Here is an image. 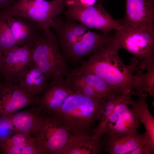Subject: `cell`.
<instances>
[{"instance_id": "cell-1", "label": "cell", "mask_w": 154, "mask_h": 154, "mask_svg": "<svg viewBox=\"0 0 154 154\" xmlns=\"http://www.w3.org/2000/svg\"><path fill=\"white\" fill-rule=\"evenodd\" d=\"M120 49L116 38L106 46L96 51L81 66L73 70L94 74L121 93L134 95V89L138 85L134 70L139 60L135 57L130 64L125 65L119 57Z\"/></svg>"}, {"instance_id": "cell-2", "label": "cell", "mask_w": 154, "mask_h": 154, "mask_svg": "<svg viewBox=\"0 0 154 154\" xmlns=\"http://www.w3.org/2000/svg\"><path fill=\"white\" fill-rule=\"evenodd\" d=\"M109 97L95 98L74 91L57 111L50 115L72 134L92 136L93 125L100 119Z\"/></svg>"}, {"instance_id": "cell-3", "label": "cell", "mask_w": 154, "mask_h": 154, "mask_svg": "<svg viewBox=\"0 0 154 154\" xmlns=\"http://www.w3.org/2000/svg\"><path fill=\"white\" fill-rule=\"evenodd\" d=\"M33 42V60L48 79L52 81L66 77L70 72L55 34L50 29L44 30Z\"/></svg>"}, {"instance_id": "cell-4", "label": "cell", "mask_w": 154, "mask_h": 154, "mask_svg": "<svg viewBox=\"0 0 154 154\" xmlns=\"http://www.w3.org/2000/svg\"><path fill=\"white\" fill-rule=\"evenodd\" d=\"M65 6L64 0H17L3 10L7 15H16L36 23L43 30L50 29L54 19L62 14Z\"/></svg>"}, {"instance_id": "cell-5", "label": "cell", "mask_w": 154, "mask_h": 154, "mask_svg": "<svg viewBox=\"0 0 154 154\" xmlns=\"http://www.w3.org/2000/svg\"><path fill=\"white\" fill-rule=\"evenodd\" d=\"M74 135L53 117L43 113L33 137L42 154H59Z\"/></svg>"}, {"instance_id": "cell-6", "label": "cell", "mask_w": 154, "mask_h": 154, "mask_svg": "<svg viewBox=\"0 0 154 154\" xmlns=\"http://www.w3.org/2000/svg\"><path fill=\"white\" fill-rule=\"evenodd\" d=\"M120 23L122 28L116 33L119 48L127 50L139 60L154 61V30Z\"/></svg>"}, {"instance_id": "cell-7", "label": "cell", "mask_w": 154, "mask_h": 154, "mask_svg": "<svg viewBox=\"0 0 154 154\" xmlns=\"http://www.w3.org/2000/svg\"><path fill=\"white\" fill-rule=\"evenodd\" d=\"M62 13L65 17L79 22L88 28L94 29L107 34L114 30L119 31L122 28L119 20L114 19L104 7L102 3L83 7L67 6Z\"/></svg>"}, {"instance_id": "cell-8", "label": "cell", "mask_w": 154, "mask_h": 154, "mask_svg": "<svg viewBox=\"0 0 154 154\" xmlns=\"http://www.w3.org/2000/svg\"><path fill=\"white\" fill-rule=\"evenodd\" d=\"M34 42L18 46L3 54L0 61V72L5 82L18 83L23 72L33 62Z\"/></svg>"}, {"instance_id": "cell-9", "label": "cell", "mask_w": 154, "mask_h": 154, "mask_svg": "<svg viewBox=\"0 0 154 154\" xmlns=\"http://www.w3.org/2000/svg\"><path fill=\"white\" fill-rule=\"evenodd\" d=\"M0 115H8L25 107L37 104L33 96L19 84L5 82L0 85Z\"/></svg>"}, {"instance_id": "cell-10", "label": "cell", "mask_w": 154, "mask_h": 154, "mask_svg": "<svg viewBox=\"0 0 154 154\" xmlns=\"http://www.w3.org/2000/svg\"><path fill=\"white\" fill-rule=\"evenodd\" d=\"M116 35V33L105 34L89 31L62 52L67 59L78 61L107 45L115 39Z\"/></svg>"}, {"instance_id": "cell-11", "label": "cell", "mask_w": 154, "mask_h": 154, "mask_svg": "<svg viewBox=\"0 0 154 154\" xmlns=\"http://www.w3.org/2000/svg\"><path fill=\"white\" fill-rule=\"evenodd\" d=\"M154 0H126L125 15L120 23L154 30Z\"/></svg>"}, {"instance_id": "cell-12", "label": "cell", "mask_w": 154, "mask_h": 154, "mask_svg": "<svg viewBox=\"0 0 154 154\" xmlns=\"http://www.w3.org/2000/svg\"><path fill=\"white\" fill-rule=\"evenodd\" d=\"M73 92L66 79L52 81L38 96L37 104L43 113L51 115L60 108L65 99Z\"/></svg>"}, {"instance_id": "cell-13", "label": "cell", "mask_w": 154, "mask_h": 154, "mask_svg": "<svg viewBox=\"0 0 154 154\" xmlns=\"http://www.w3.org/2000/svg\"><path fill=\"white\" fill-rule=\"evenodd\" d=\"M7 20L13 38L18 46L33 42L44 30L36 23L25 17L11 15Z\"/></svg>"}, {"instance_id": "cell-14", "label": "cell", "mask_w": 154, "mask_h": 154, "mask_svg": "<svg viewBox=\"0 0 154 154\" xmlns=\"http://www.w3.org/2000/svg\"><path fill=\"white\" fill-rule=\"evenodd\" d=\"M140 122L135 110L128 107L113 125L108 124L105 133L106 137L116 139L124 135L138 133L137 129Z\"/></svg>"}, {"instance_id": "cell-15", "label": "cell", "mask_w": 154, "mask_h": 154, "mask_svg": "<svg viewBox=\"0 0 154 154\" xmlns=\"http://www.w3.org/2000/svg\"><path fill=\"white\" fill-rule=\"evenodd\" d=\"M137 96L138 100L133 101L131 99L129 104L137 113L140 123L145 129L146 144L145 149L147 154L154 153V118L150 113L146 101L147 93H141Z\"/></svg>"}, {"instance_id": "cell-16", "label": "cell", "mask_w": 154, "mask_h": 154, "mask_svg": "<svg viewBox=\"0 0 154 154\" xmlns=\"http://www.w3.org/2000/svg\"><path fill=\"white\" fill-rule=\"evenodd\" d=\"M104 150L110 154H129L134 149L145 147V132L123 135L117 139L105 137L102 140Z\"/></svg>"}, {"instance_id": "cell-17", "label": "cell", "mask_w": 154, "mask_h": 154, "mask_svg": "<svg viewBox=\"0 0 154 154\" xmlns=\"http://www.w3.org/2000/svg\"><path fill=\"white\" fill-rule=\"evenodd\" d=\"M46 76L34 62L23 72L18 83L34 96L42 94L49 84Z\"/></svg>"}, {"instance_id": "cell-18", "label": "cell", "mask_w": 154, "mask_h": 154, "mask_svg": "<svg viewBox=\"0 0 154 154\" xmlns=\"http://www.w3.org/2000/svg\"><path fill=\"white\" fill-rule=\"evenodd\" d=\"M43 113L37 104L30 109L10 115L17 131L33 136L38 126Z\"/></svg>"}, {"instance_id": "cell-19", "label": "cell", "mask_w": 154, "mask_h": 154, "mask_svg": "<svg viewBox=\"0 0 154 154\" xmlns=\"http://www.w3.org/2000/svg\"><path fill=\"white\" fill-rule=\"evenodd\" d=\"M103 149L102 139L92 136L74 135L59 154H99Z\"/></svg>"}, {"instance_id": "cell-20", "label": "cell", "mask_w": 154, "mask_h": 154, "mask_svg": "<svg viewBox=\"0 0 154 154\" xmlns=\"http://www.w3.org/2000/svg\"><path fill=\"white\" fill-rule=\"evenodd\" d=\"M70 73L77 79L92 88L104 98L121 94L94 74L73 70Z\"/></svg>"}, {"instance_id": "cell-21", "label": "cell", "mask_w": 154, "mask_h": 154, "mask_svg": "<svg viewBox=\"0 0 154 154\" xmlns=\"http://www.w3.org/2000/svg\"><path fill=\"white\" fill-rule=\"evenodd\" d=\"M144 64L146 72H143L137 65L134 72L137 78L138 85L135 88L134 95L137 96L141 93H148L150 96L154 95V61H141Z\"/></svg>"}, {"instance_id": "cell-22", "label": "cell", "mask_w": 154, "mask_h": 154, "mask_svg": "<svg viewBox=\"0 0 154 154\" xmlns=\"http://www.w3.org/2000/svg\"><path fill=\"white\" fill-rule=\"evenodd\" d=\"M50 27L55 33L58 46L62 52L81 38L73 33L66 22L65 18L58 16L54 19Z\"/></svg>"}, {"instance_id": "cell-23", "label": "cell", "mask_w": 154, "mask_h": 154, "mask_svg": "<svg viewBox=\"0 0 154 154\" xmlns=\"http://www.w3.org/2000/svg\"><path fill=\"white\" fill-rule=\"evenodd\" d=\"M8 16L3 11H0V49L3 54L19 46L13 38L8 22Z\"/></svg>"}, {"instance_id": "cell-24", "label": "cell", "mask_w": 154, "mask_h": 154, "mask_svg": "<svg viewBox=\"0 0 154 154\" xmlns=\"http://www.w3.org/2000/svg\"><path fill=\"white\" fill-rule=\"evenodd\" d=\"M117 96L109 97L99 119V123L95 128L94 135L92 137L95 139H101L105 133L109 118L112 113L118 100Z\"/></svg>"}, {"instance_id": "cell-25", "label": "cell", "mask_w": 154, "mask_h": 154, "mask_svg": "<svg viewBox=\"0 0 154 154\" xmlns=\"http://www.w3.org/2000/svg\"><path fill=\"white\" fill-rule=\"evenodd\" d=\"M6 154H42L35 142V140L19 145L8 147L1 149Z\"/></svg>"}, {"instance_id": "cell-26", "label": "cell", "mask_w": 154, "mask_h": 154, "mask_svg": "<svg viewBox=\"0 0 154 154\" xmlns=\"http://www.w3.org/2000/svg\"><path fill=\"white\" fill-rule=\"evenodd\" d=\"M34 140L33 137L31 135L16 131L10 137L0 142V148L1 149L17 146Z\"/></svg>"}, {"instance_id": "cell-27", "label": "cell", "mask_w": 154, "mask_h": 154, "mask_svg": "<svg viewBox=\"0 0 154 154\" xmlns=\"http://www.w3.org/2000/svg\"><path fill=\"white\" fill-rule=\"evenodd\" d=\"M16 131L10 115H0V142L10 137Z\"/></svg>"}, {"instance_id": "cell-28", "label": "cell", "mask_w": 154, "mask_h": 154, "mask_svg": "<svg viewBox=\"0 0 154 154\" xmlns=\"http://www.w3.org/2000/svg\"><path fill=\"white\" fill-rule=\"evenodd\" d=\"M65 19L70 29L75 35L79 38H81L85 33L90 31L87 27L81 23H77L73 20L66 17Z\"/></svg>"}, {"instance_id": "cell-29", "label": "cell", "mask_w": 154, "mask_h": 154, "mask_svg": "<svg viewBox=\"0 0 154 154\" xmlns=\"http://www.w3.org/2000/svg\"><path fill=\"white\" fill-rule=\"evenodd\" d=\"M100 2L99 0H68L65 2V6L87 7L93 5Z\"/></svg>"}, {"instance_id": "cell-30", "label": "cell", "mask_w": 154, "mask_h": 154, "mask_svg": "<svg viewBox=\"0 0 154 154\" xmlns=\"http://www.w3.org/2000/svg\"><path fill=\"white\" fill-rule=\"evenodd\" d=\"M17 0H0V11L6 9L12 5Z\"/></svg>"}, {"instance_id": "cell-31", "label": "cell", "mask_w": 154, "mask_h": 154, "mask_svg": "<svg viewBox=\"0 0 154 154\" xmlns=\"http://www.w3.org/2000/svg\"><path fill=\"white\" fill-rule=\"evenodd\" d=\"M3 55V54L1 50L0 49V61L1 58V57Z\"/></svg>"}, {"instance_id": "cell-32", "label": "cell", "mask_w": 154, "mask_h": 154, "mask_svg": "<svg viewBox=\"0 0 154 154\" xmlns=\"http://www.w3.org/2000/svg\"><path fill=\"white\" fill-rule=\"evenodd\" d=\"M104 1L105 0H99L100 2L101 3H102V2Z\"/></svg>"}, {"instance_id": "cell-33", "label": "cell", "mask_w": 154, "mask_h": 154, "mask_svg": "<svg viewBox=\"0 0 154 154\" xmlns=\"http://www.w3.org/2000/svg\"><path fill=\"white\" fill-rule=\"evenodd\" d=\"M64 3L65 2H66V1H67L68 0H64Z\"/></svg>"}, {"instance_id": "cell-34", "label": "cell", "mask_w": 154, "mask_h": 154, "mask_svg": "<svg viewBox=\"0 0 154 154\" xmlns=\"http://www.w3.org/2000/svg\"><path fill=\"white\" fill-rule=\"evenodd\" d=\"M0 85H1V84H0V96H1V92H0Z\"/></svg>"}]
</instances>
